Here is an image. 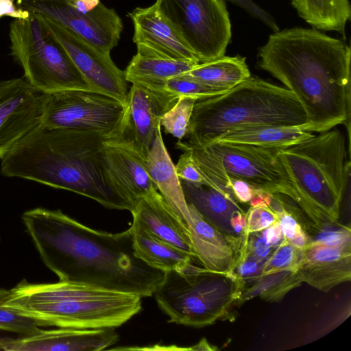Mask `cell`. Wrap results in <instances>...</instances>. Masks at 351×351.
<instances>
[{"mask_svg": "<svg viewBox=\"0 0 351 351\" xmlns=\"http://www.w3.org/2000/svg\"><path fill=\"white\" fill-rule=\"evenodd\" d=\"M23 223L43 263L60 281L149 297L164 273L134 254L130 229L109 233L90 228L62 213L38 207Z\"/></svg>", "mask_w": 351, "mask_h": 351, "instance_id": "6da1fadb", "label": "cell"}, {"mask_svg": "<svg viewBox=\"0 0 351 351\" xmlns=\"http://www.w3.org/2000/svg\"><path fill=\"white\" fill-rule=\"evenodd\" d=\"M258 66L278 79L302 105L305 130L324 132L350 116V47L315 28L285 29L258 49Z\"/></svg>", "mask_w": 351, "mask_h": 351, "instance_id": "7a4b0ae2", "label": "cell"}, {"mask_svg": "<svg viewBox=\"0 0 351 351\" xmlns=\"http://www.w3.org/2000/svg\"><path fill=\"white\" fill-rule=\"evenodd\" d=\"M110 137L90 130L40 124L1 159V173L70 191L106 208L131 211L104 173L102 150Z\"/></svg>", "mask_w": 351, "mask_h": 351, "instance_id": "3957f363", "label": "cell"}, {"mask_svg": "<svg viewBox=\"0 0 351 351\" xmlns=\"http://www.w3.org/2000/svg\"><path fill=\"white\" fill-rule=\"evenodd\" d=\"M141 298L77 282L32 283L23 279L8 291L0 305L32 318L38 326L115 328L141 310Z\"/></svg>", "mask_w": 351, "mask_h": 351, "instance_id": "277c9868", "label": "cell"}, {"mask_svg": "<svg viewBox=\"0 0 351 351\" xmlns=\"http://www.w3.org/2000/svg\"><path fill=\"white\" fill-rule=\"evenodd\" d=\"M307 116L295 95L258 77H252L211 97L197 99L186 143L202 145L237 128L261 125L299 127L305 130Z\"/></svg>", "mask_w": 351, "mask_h": 351, "instance_id": "5b68a950", "label": "cell"}, {"mask_svg": "<svg viewBox=\"0 0 351 351\" xmlns=\"http://www.w3.org/2000/svg\"><path fill=\"white\" fill-rule=\"evenodd\" d=\"M345 136L331 129L278 151L298 206L316 231L337 223L340 205L350 180Z\"/></svg>", "mask_w": 351, "mask_h": 351, "instance_id": "8992f818", "label": "cell"}, {"mask_svg": "<svg viewBox=\"0 0 351 351\" xmlns=\"http://www.w3.org/2000/svg\"><path fill=\"white\" fill-rule=\"evenodd\" d=\"M241 293L231 273L210 271L191 262L165 272L153 295L168 322L199 328L228 318Z\"/></svg>", "mask_w": 351, "mask_h": 351, "instance_id": "52a82bcc", "label": "cell"}, {"mask_svg": "<svg viewBox=\"0 0 351 351\" xmlns=\"http://www.w3.org/2000/svg\"><path fill=\"white\" fill-rule=\"evenodd\" d=\"M176 147L188 152L202 175L219 185L230 189V180H240L256 190L287 195L300 204L279 158L280 148L217 142L191 145L182 141Z\"/></svg>", "mask_w": 351, "mask_h": 351, "instance_id": "ba28073f", "label": "cell"}, {"mask_svg": "<svg viewBox=\"0 0 351 351\" xmlns=\"http://www.w3.org/2000/svg\"><path fill=\"white\" fill-rule=\"evenodd\" d=\"M10 48L26 81L47 94L67 90H93L68 53L38 16L27 12L10 25Z\"/></svg>", "mask_w": 351, "mask_h": 351, "instance_id": "9c48e42d", "label": "cell"}, {"mask_svg": "<svg viewBox=\"0 0 351 351\" xmlns=\"http://www.w3.org/2000/svg\"><path fill=\"white\" fill-rule=\"evenodd\" d=\"M154 4L200 62L225 56L232 30L224 0H156Z\"/></svg>", "mask_w": 351, "mask_h": 351, "instance_id": "30bf717a", "label": "cell"}, {"mask_svg": "<svg viewBox=\"0 0 351 351\" xmlns=\"http://www.w3.org/2000/svg\"><path fill=\"white\" fill-rule=\"evenodd\" d=\"M126 106L93 90H67L44 95L41 124L51 128L90 130L116 137Z\"/></svg>", "mask_w": 351, "mask_h": 351, "instance_id": "8fae6325", "label": "cell"}, {"mask_svg": "<svg viewBox=\"0 0 351 351\" xmlns=\"http://www.w3.org/2000/svg\"><path fill=\"white\" fill-rule=\"evenodd\" d=\"M17 5L23 11L55 21L106 53L118 45L123 27L114 10L99 0H18Z\"/></svg>", "mask_w": 351, "mask_h": 351, "instance_id": "7c38bea8", "label": "cell"}, {"mask_svg": "<svg viewBox=\"0 0 351 351\" xmlns=\"http://www.w3.org/2000/svg\"><path fill=\"white\" fill-rule=\"evenodd\" d=\"M36 14L64 49L89 85L126 106L128 92L124 71L114 64L110 53L98 49L55 21Z\"/></svg>", "mask_w": 351, "mask_h": 351, "instance_id": "4fadbf2b", "label": "cell"}, {"mask_svg": "<svg viewBox=\"0 0 351 351\" xmlns=\"http://www.w3.org/2000/svg\"><path fill=\"white\" fill-rule=\"evenodd\" d=\"M44 95L25 78L0 82V160L41 124Z\"/></svg>", "mask_w": 351, "mask_h": 351, "instance_id": "5bb4252c", "label": "cell"}, {"mask_svg": "<svg viewBox=\"0 0 351 351\" xmlns=\"http://www.w3.org/2000/svg\"><path fill=\"white\" fill-rule=\"evenodd\" d=\"M132 84L119 136L130 142L145 158L158 129L161 127L162 117L179 97L165 88Z\"/></svg>", "mask_w": 351, "mask_h": 351, "instance_id": "9a60e30c", "label": "cell"}, {"mask_svg": "<svg viewBox=\"0 0 351 351\" xmlns=\"http://www.w3.org/2000/svg\"><path fill=\"white\" fill-rule=\"evenodd\" d=\"M101 163L108 184L132 210L138 199L157 191L145 168V157L120 136L105 141Z\"/></svg>", "mask_w": 351, "mask_h": 351, "instance_id": "2e32d148", "label": "cell"}, {"mask_svg": "<svg viewBox=\"0 0 351 351\" xmlns=\"http://www.w3.org/2000/svg\"><path fill=\"white\" fill-rule=\"evenodd\" d=\"M119 341L114 328H60L42 330L22 337H0L4 351H96L107 349Z\"/></svg>", "mask_w": 351, "mask_h": 351, "instance_id": "e0dca14e", "label": "cell"}, {"mask_svg": "<svg viewBox=\"0 0 351 351\" xmlns=\"http://www.w3.org/2000/svg\"><path fill=\"white\" fill-rule=\"evenodd\" d=\"M187 205V228L195 258L206 269L231 273L245 234L239 237L221 232L205 220L192 205Z\"/></svg>", "mask_w": 351, "mask_h": 351, "instance_id": "ac0fdd59", "label": "cell"}, {"mask_svg": "<svg viewBox=\"0 0 351 351\" xmlns=\"http://www.w3.org/2000/svg\"><path fill=\"white\" fill-rule=\"evenodd\" d=\"M302 283L328 292L351 279V246L331 247L311 241L297 271Z\"/></svg>", "mask_w": 351, "mask_h": 351, "instance_id": "d6986e66", "label": "cell"}, {"mask_svg": "<svg viewBox=\"0 0 351 351\" xmlns=\"http://www.w3.org/2000/svg\"><path fill=\"white\" fill-rule=\"evenodd\" d=\"M134 25L133 41L169 58L200 63L184 39L156 5L128 13Z\"/></svg>", "mask_w": 351, "mask_h": 351, "instance_id": "ffe728a7", "label": "cell"}, {"mask_svg": "<svg viewBox=\"0 0 351 351\" xmlns=\"http://www.w3.org/2000/svg\"><path fill=\"white\" fill-rule=\"evenodd\" d=\"M131 213L133 224L195 258L188 229L158 191L138 199Z\"/></svg>", "mask_w": 351, "mask_h": 351, "instance_id": "44dd1931", "label": "cell"}, {"mask_svg": "<svg viewBox=\"0 0 351 351\" xmlns=\"http://www.w3.org/2000/svg\"><path fill=\"white\" fill-rule=\"evenodd\" d=\"M180 182L187 204L192 205L205 220L221 232L237 236L231 227L230 219L235 213L243 210L230 189L212 180L210 184L182 180Z\"/></svg>", "mask_w": 351, "mask_h": 351, "instance_id": "7402d4cb", "label": "cell"}, {"mask_svg": "<svg viewBox=\"0 0 351 351\" xmlns=\"http://www.w3.org/2000/svg\"><path fill=\"white\" fill-rule=\"evenodd\" d=\"M147 173L173 213L187 228L189 212L180 180L162 136L161 127L145 158ZM188 229V228H187Z\"/></svg>", "mask_w": 351, "mask_h": 351, "instance_id": "603a6c76", "label": "cell"}, {"mask_svg": "<svg viewBox=\"0 0 351 351\" xmlns=\"http://www.w3.org/2000/svg\"><path fill=\"white\" fill-rule=\"evenodd\" d=\"M137 51L124 71L126 82L165 88L166 82L182 75L198 62L177 60L165 56L144 45H136Z\"/></svg>", "mask_w": 351, "mask_h": 351, "instance_id": "cb8c5ba5", "label": "cell"}, {"mask_svg": "<svg viewBox=\"0 0 351 351\" xmlns=\"http://www.w3.org/2000/svg\"><path fill=\"white\" fill-rule=\"evenodd\" d=\"M313 135L312 132L299 127L261 125L227 131L212 142L283 148L308 139Z\"/></svg>", "mask_w": 351, "mask_h": 351, "instance_id": "d4e9b609", "label": "cell"}, {"mask_svg": "<svg viewBox=\"0 0 351 351\" xmlns=\"http://www.w3.org/2000/svg\"><path fill=\"white\" fill-rule=\"evenodd\" d=\"M129 229L134 255L154 269L166 272L179 269L193 260L190 254L133 223Z\"/></svg>", "mask_w": 351, "mask_h": 351, "instance_id": "484cf974", "label": "cell"}, {"mask_svg": "<svg viewBox=\"0 0 351 351\" xmlns=\"http://www.w3.org/2000/svg\"><path fill=\"white\" fill-rule=\"evenodd\" d=\"M298 16L313 28L343 34L351 18L349 0H291Z\"/></svg>", "mask_w": 351, "mask_h": 351, "instance_id": "4316f807", "label": "cell"}, {"mask_svg": "<svg viewBox=\"0 0 351 351\" xmlns=\"http://www.w3.org/2000/svg\"><path fill=\"white\" fill-rule=\"evenodd\" d=\"M182 75L227 90L251 76L245 58L239 55L200 62Z\"/></svg>", "mask_w": 351, "mask_h": 351, "instance_id": "83f0119b", "label": "cell"}, {"mask_svg": "<svg viewBox=\"0 0 351 351\" xmlns=\"http://www.w3.org/2000/svg\"><path fill=\"white\" fill-rule=\"evenodd\" d=\"M302 283L296 271L287 269L263 273L254 282L243 289L237 305L255 298L269 302H278Z\"/></svg>", "mask_w": 351, "mask_h": 351, "instance_id": "f1b7e54d", "label": "cell"}, {"mask_svg": "<svg viewBox=\"0 0 351 351\" xmlns=\"http://www.w3.org/2000/svg\"><path fill=\"white\" fill-rule=\"evenodd\" d=\"M197 99L192 97H180L176 103L167 111L160 119V125L167 134L179 141L186 136L193 107Z\"/></svg>", "mask_w": 351, "mask_h": 351, "instance_id": "f546056e", "label": "cell"}, {"mask_svg": "<svg viewBox=\"0 0 351 351\" xmlns=\"http://www.w3.org/2000/svg\"><path fill=\"white\" fill-rule=\"evenodd\" d=\"M165 88L178 97H192L197 99L221 95L228 90L202 82L184 75L168 80Z\"/></svg>", "mask_w": 351, "mask_h": 351, "instance_id": "4dcf8cb0", "label": "cell"}, {"mask_svg": "<svg viewBox=\"0 0 351 351\" xmlns=\"http://www.w3.org/2000/svg\"><path fill=\"white\" fill-rule=\"evenodd\" d=\"M302 252L303 249L296 247L284 239L265 262L263 273L287 269L297 271Z\"/></svg>", "mask_w": 351, "mask_h": 351, "instance_id": "1f68e13d", "label": "cell"}, {"mask_svg": "<svg viewBox=\"0 0 351 351\" xmlns=\"http://www.w3.org/2000/svg\"><path fill=\"white\" fill-rule=\"evenodd\" d=\"M265 262L249 254L245 248L243 242L239 255L231 271L242 290L245 287L254 282L262 274Z\"/></svg>", "mask_w": 351, "mask_h": 351, "instance_id": "d6a6232c", "label": "cell"}, {"mask_svg": "<svg viewBox=\"0 0 351 351\" xmlns=\"http://www.w3.org/2000/svg\"><path fill=\"white\" fill-rule=\"evenodd\" d=\"M0 330L29 336L38 332L40 328L32 318L0 305Z\"/></svg>", "mask_w": 351, "mask_h": 351, "instance_id": "836d02e7", "label": "cell"}, {"mask_svg": "<svg viewBox=\"0 0 351 351\" xmlns=\"http://www.w3.org/2000/svg\"><path fill=\"white\" fill-rule=\"evenodd\" d=\"M311 241L331 247L351 246L350 228L337 224L321 229Z\"/></svg>", "mask_w": 351, "mask_h": 351, "instance_id": "e575fe53", "label": "cell"}, {"mask_svg": "<svg viewBox=\"0 0 351 351\" xmlns=\"http://www.w3.org/2000/svg\"><path fill=\"white\" fill-rule=\"evenodd\" d=\"M245 216V234L261 232L277 221L274 212L269 207L265 206H251Z\"/></svg>", "mask_w": 351, "mask_h": 351, "instance_id": "d590c367", "label": "cell"}, {"mask_svg": "<svg viewBox=\"0 0 351 351\" xmlns=\"http://www.w3.org/2000/svg\"><path fill=\"white\" fill-rule=\"evenodd\" d=\"M175 168L180 180L195 184H206L204 178L188 152L183 151Z\"/></svg>", "mask_w": 351, "mask_h": 351, "instance_id": "8d00e7d4", "label": "cell"}, {"mask_svg": "<svg viewBox=\"0 0 351 351\" xmlns=\"http://www.w3.org/2000/svg\"><path fill=\"white\" fill-rule=\"evenodd\" d=\"M244 246L249 254L263 261H266L275 249L266 241L261 232L245 234Z\"/></svg>", "mask_w": 351, "mask_h": 351, "instance_id": "74e56055", "label": "cell"}, {"mask_svg": "<svg viewBox=\"0 0 351 351\" xmlns=\"http://www.w3.org/2000/svg\"><path fill=\"white\" fill-rule=\"evenodd\" d=\"M231 2L235 5L242 8L252 17L259 20L274 32L279 31L274 17L266 10L261 8L253 0H225Z\"/></svg>", "mask_w": 351, "mask_h": 351, "instance_id": "f35d334b", "label": "cell"}, {"mask_svg": "<svg viewBox=\"0 0 351 351\" xmlns=\"http://www.w3.org/2000/svg\"><path fill=\"white\" fill-rule=\"evenodd\" d=\"M230 189L236 200L241 203H249L254 194V189L247 182L240 180H231Z\"/></svg>", "mask_w": 351, "mask_h": 351, "instance_id": "ab89813d", "label": "cell"}, {"mask_svg": "<svg viewBox=\"0 0 351 351\" xmlns=\"http://www.w3.org/2000/svg\"><path fill=\"white\" fill-rule=\"evenodd\" d=\"M261 232L266 241L274 248L284 240L281 228L277 221Z\"/></svg>", "mask_w": 351, "mask_h": 351, "instance_id": "60d3db41", "label": "cell"}, {"mask_svg": "<svg viewBox=\"0 0 351 351\" xmlns=\"http://www.w3.org/2000/svg\"><path fill=\"white\" fill-rule=\"evenodd\" d=\"M26 14L27 12L14 7L12 0H0V17L5 15L17 19L24 17Z\"/></svg>", "mask_w": 351, "mask_h": 351, "instance_id": "b9f144b4", "label": "cell"}, {"mask_svg": "<svg viewBox=\"0 0 351 351\" xmlns=\"http://www.w3.org/2000/svg\"><path fill=\"white\" fill-rule=\"evenodd\" d=\"M230 225L235 235L239 237L245 235L246 227L245 213L242 211L235 213L230 219Z\"/></svg>", "mask_w": 351, "mask_h": 351, "instance_id": "7bdbcfd3", "label": "cell"}, {"mask_svg": "<svg viewBox=\"0 0 351 351\" xmlns=\"http://www.w3.org/2000/svg\"><path fill=\"white\" fill-rule=\"evenodd\" d=\"M192 350H215L217 348L211 346L206 339H202L197 345L189 348Z\"/></svg>", "mask_w": 351, "mask_h": 351, "instance_id": "ee69618b", "label": "cell"}, {"mask_svg": "<svg viewBox=\"0 0 351 351\" xmlns=\"http://www.w3.org/2000/svg\"><path fill=\"white\" fill-rule=\"evenodd\" d=\"M8 289H5L3 287H0V302L3 299V298L8 293Z\"/></svg>", "mask_w": 351, "mask_h": 351, "instance_id": "f6af8a7d", "label": "cell"}, {"mask_svg": "<svg viewBox=\"0 0 351 351\" xmlns=\"http://www.w3.org/2000/svg\"><path fill=\"white\" fill-rule=\"evenodd\" d=\"M0 241H1V237H0Z\"/></svg>", "mask_w": 351, "mask_h": 351, "instance_id": "bcb514c9", "label": "cell"}]
</instances>
